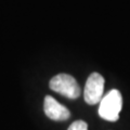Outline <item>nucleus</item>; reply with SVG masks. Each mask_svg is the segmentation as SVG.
I'll return each mask as SVG.
<instances>
[{"label": "nucleus", "instance_id": "nucleus-1", "mask_svg": "<svg viewBox=\"0 0 130 130\" xmlns=\"http://www.w3.org/2000/svg\"><path fill=\"white\" fill-rule=\"evenodd\" d=\"M123 107V96L117 89L108 91L100 102L99 115L101 118L108 121H116L119 118V113Z\"/></svg>", "mask_w": 130, "mask_h": 130}, {"label": "nucleus", "instance_id": "nucleus-2", "mask_svg": "<svg viewBox=\"0 0 130 130\" xmlns=\"http://www.w3.org/2000/svg\"><path fill=\"white\" fill-rule=\"evenodd\" d=\"M51 90L60 93L68 99H77L80 93V87L76 79L68 74H59L54 76L49 84Z\"/></svg>", "mask_w": 130, "mask_h": 130}, {"label": "nucleus", "instance_id": "nucleus-3", "mask_svg": "<svg viewBox=\"0 0 130 130\" xmlns=\"http://www.w3.org/2000/svg\"><path fill=\"white\" fill-rule=\"evenodd\" d=\"M105 80L99 73H92L86 81L84 91V98L86 103L89 105H94L101 102L103 98Z\"/></svg>", "mask_w": 130, "mask_h": 130}, {"label": "nucleus", "instance_id": "nucleus-4", "mask_svg": "<svg viewBox=\"0 0 130 130\" xmlns=\"http://www.w3.org/2000/svg\"><path fill=\"white\" fill-rule=\"evenodd\" d=\"M44 114L52 120H66L70 118L71 113L64 105L60 104L53 96L47 95L43 102Z\"/></svg>", "mask_w": 130, "mask_h": 130}, {"label": "nucleus", "instance_id": "nucleus-5", "mask_svg": "<svg viewBox=\"0 0 130 130\" xmlns=\"http://www.w3.org/2000/svg\"><path fill=\"white\" fill-rule=\"evenodd\" d=\"M67 130H88V125L84 120H75Z\"/></svg>", "mask_w": 130, "mask_h": 130}]
</instances>
